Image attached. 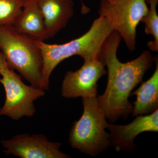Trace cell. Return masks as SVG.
I'll use <instances>...</instances> for the list:
<instances>
[{
  "mask_svg": "<svg viewBox=\"0 0 158 158\" xmlns=\"http://www.w3.org/2000/svg\"><path fill=\"white\" fill-rule=\"evenodd\" d=\"M122 37L113 31L106 39L99 53L98 58L107 68L108 81L103 94L97 97L100 106L106 118L116 122L120 117L125 119L132 113L133 104L129 97L142 81L144 74L155 62L148 50L143 52L136 59L123 63L117 57Z\"/></svg>",
  "mask_w": 158,
  "mask_h": 158,
  "instance_id": "obj_1",
  "label": "cell"
},
{
  "mask_svg": "<svg viewBox=\"0 0 158 158\" xmlns=\"http://www.w3.org/2000/svg\"><path fill=\"white\" fill-rule=\"evenodd\" d=\"M113 31L106 19L99 16L94 21L88 31L69 42L61 44H48L35 40L42 53V89L48 90L52 73L65 59L74 56H80L84 61L98 58L102 45Z\"/></svg>",
  "mask_w": 158,
  "mask_h": 158,
  "instance_id": "obj_2",
  "label": "cell"
},
{
  "mask_svg": "<svg viewBox=\"0 0 158 158\" xmlns=\"http://www.w3.org/2000/svg\"><path fill=\"white\" fill-rule=\"evenodd\" d=\"M0 49L10 68L32 86L42 89V53L35 40L13 26H0Z\"/></svg>",
  "mask_w": 158,
  "mask_h": 158,
  "instance_id": "obj_3",
  "label": "cell"
},
{
  "mask_svg": "<svg viewBox=\"0 0 158 158\" xmlns=\"http://www.w3.org/2000/svg\"><path fill=\"white\" fill-rule=\"evenodd\" d=\"M84 111L74 122L69 134L71 146L81 152L96 156L110 146L109 133L106 131L108 122L100 106L97 97L83 98Z\"/></svg>",
  "mask_w": 158,
  "mask_h": 158,
  "instance_id": "obj_4",
  "label": "cell"
},
{
  "mask_svg": "<svg viewBox=\"0 0 158 158\" xmlns=\"http://www.w3.org/2000/svg\"><path fill=\"white\" fill-rule=\"evenodd\" d=\"M147 0H101L98 9L100 16L104 18L120 34L129 50L136 46L137 26L147 14Z\"/></svg>",
  "mask_w": 158,
  "mask_h": 158,
  "instance_id": "obj_5",
  "label": "cell"
},
{
  "mask_svg": "<svg viewBox=\"0 0 158 158\" xmlns=\"http://www.w3.org/2000/svg\"><path fill=\"white\" fill-rule=\"evenodd\" d=\"M0 75V83L6 92V100L0 109V116L15 120L24 116L32 117L36 112L34 102L44 96L45 90L25 85L21 76L9 66L1 69Z\"/></svg>",
  "mask_w": 158,
  "mask_h": 158,
  "instance_id": "obj_6",
  "label": "cell"
},
{
  "mask_svg": "<svg viewBox=\"0 0 158 158\" xmlns=\"http://www.w3.org/2000/svg\"><path fill=\"white\" fill-rule=\"evenodd\" d=\"M106 73L104 64L98 58L85 60L81 68L65 74L62 81V96L67 98L97 96L98 81Z\"/></svg>",
  "mask_w": 158,
  "mask_h": 158,
  "instance_id": "obj_7",
  "label": "cell"
},
{
  "mask_svg": "<svg viewBox=\"0 0 158 158\" xmlns=\"http://www.w3.org/2000/svg\"><path fill=\"white\" fill-rule=\"evenodd\" d=\"M5 152L21 158H68L60 150L61 143L49 141L44 135H16L2 141Z\"/></svg>",
  "mask_w": 158,
  "mask_h": 158,
  "instance_id": "obj_8",
  "label": "cell"
},
{
  "mask_svg": "<svg viewBox=\"0 0 158 158\" xmlns=\"http://www.w3.org/2000/svg\"><path fill=\"white\" fill-rule=\"evenodd\" d=\"M106 129L110 131V146L115 148L117 151L131 152L135 149L134 140L139 134L158 131V110L148 115L136 116L128 124L115 125L108 123Z\"/></svg>",
  "mask_w": 158,
  "mask_h": 158,
  "instance_id": "obj_9",
  "label": "cell"
},
{
  "mask_svg": "<svg viewBox=\"0 0 158 158\" xmlns=\"http://www.w3.org/2000/svg\"><path fill=\"white\" fill-rule=\"evenodd\" d=\"M44 18L49 38L65 27L74 14L73 0H37Z\"/></svg>",
  "mask_w": 158,
  "mask_h": 158,
  "instance_id": "obj_10",
  "label": "cell"
},
{
  "mask_svg": "<svg viewBox=\"0 0 158 158\" xmlns=\"http://www.w3.org/2000/svg\"><path fill=\"white\" fill-rule=\"evenodd\" d=\"M13 27L35 40L44 41L49 39L37 0H24L22 11Z\"/></svg>",
  "mask_w": 158,
  "mask_h": 158,
  "instance_id": "obj_11",
  "label": "cell"
},
{
  "mask_svg": "<svg viewBox=\"0 0 158 158\" xmlns=\"http://www.w3.org/2000/svg\"><path fill=\"white\" fill-rule=\"evenodd\" d=\"M156 69L148 81L142 82L140 87L131 94L137 98L133 104V116L148 115L158 107V61L156 56Z\"/></svg>",
  "mask_w": 158,
  "mask_h": 158,
  "instance_id": "obj_12",
  "label": "cell"
},
{
  "mask_svg": "<svg viewBox=\"0 0 158 158\" xmlns=\"http://www.w3.org/2000/svg\"><path fill=\"white\" fill-rule=\"evenodd\" d=\"M149 3L150 8L148 13L141 19V22L145 24V34L151 35L153 40L148 42V48L153 52H158V15L157 6L158 0H147Z\"/></svg>",
  "mask_w": 158,
  "mask_h": 158,
  "instance_id": "obj_13",
  "label": "cell"
},
{
  "mask_svg": "<svg viewBox=\"0 0 158 158\" xmlns=\"http://www.w3.org/2000/svg\"><path fill=\"white\" fill-rule=\"evenodd\" d=\"M24 0H0V26H14L23 9Z\"/></svg>",
  "mask_w": 158,
  "mask_h": 158,
  "instance_id": "obj_14",
  "label": "cell"
},
{
  "mask_svg": "<svg viewBox=\"0 0 158 158\" xmlns=\"http://www.w3.org/2000/svg\"><path fill=\"white\" fill-rule=\"evenodd\" d=\"M8 66L9 65L6 61V58L0 49V70L4 67Z\"/></svg>",
  "mask_w": 158,
  "mask_h": 158,
  "instance_id": "obj_15",
  "label": "cell"
},
{
  "mask_svg": "<svg viewBox=\"0 0 158 158\" xmlns=\"http://www.w3.org/2000/svg\"><path fill=\"white\" fill-rule=\"evenodd\" d=\"M81 1V11L82 14L85 15L87 14L88 12H90V9L88 8L87 6H85L84 3H83L82 0H80Z\"/></svg>",
  "mask_w": 158,
  "mask_h": 158,
  "instance_id": "obj_16",
  "label": "cell"
},
{
  "mask_svg": "<svg viewBox=\"0 0 158 158\" xmlns=\"http://www.w3.org/2000/svg\"><path fill=\"white\" fill-rule=\"evenodd\" d=\"M105 1H113V0H105Z\"/></svg>",
  "mask_w": 158,
  "mask_h": 158,
  "instance_id": "obj_17",
  "label": "cell"
}]
</instances>
